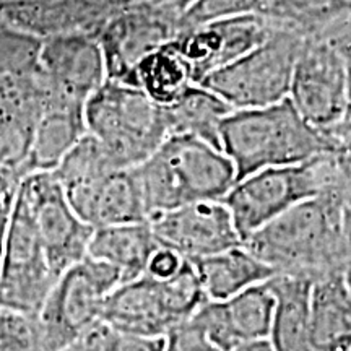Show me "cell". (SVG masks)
Masks as SVG:
<instances>
[{
  "label": "cell",
  "mask_w": 351,
  "mask_h": 351,
  "mask_svg": "<svg viewBox=\"0 0 351 351\" xmlns=\"http://www.w3.org/2000/svg\"><path fill=\"white\" fill-rule=\"evenodd\" d=\"M311 346L313 351H351V291L343 275L313 283Z\"/></svg>",
  "instance_id": "cell-22"
},
{
  "label": "cell",
  "mask_w": 351,
  "mask_h": 351,
  "mask_svg": "<svg viewBox=\"0 0 351 351\" xmlns=\"http://www.w3.org/2000/svg\"><path fill=\"white\" fill-rule=\"evenodd\" d=\"M346 205L314 197L271 219L244 241L245 247L276 275L317 280L343 275Z\"/></svg>",
  "instance_id": "cell-1"
},
{
  "label": "cell",
  "mask_w": 351,
  "mask_h": 351,
  "mask_svg": "<svg viewBox=\"0 0 351 351\" xmlns=\"http://www.w3.org/2000/svg\"><path fill=\"white\" fill-rule=\"evenodd\" d=\"M320 39L341 57L351 75V10L341 16Z\"/></svg>",
  "instance_id": "cell-33"
},
{
  "label": "cell",
  "mask_w": 351,
  "mask_h": 351,
  "mask_svg": "<svg viewBox=\"0 0 351 351\" xmlns=\"http://www.w3.org/2000/svg\"><path fill=\"white\" fill-rule=\"evenodd\" d=\"M3 21L46 39L77 32L99 33L101 26L130 0H0Z\"/></svg>",
  "instance_id": "cell-18"
},
{
  "label": "cell",
  "mask_w": 351,
  "mask_h": 351,
  "mask_svg": "<svg viewBox=\"0 0 351 351\" xmlns=\"http://www.w3.org/2000/svg\"><path fill=\"white\" fill-rule=\"evenodd\" d=\"M85 134V103L57 93L51 88V95L34 129L25 168L26 176L54 171Z\"/></svg>",
  "instance_id": "cell-20"
},
{
  "label": "cell",
  "mask_w": 351,
  "mask_h": 351,
  "mask_svg": "<svg viewBox=\"0 0 351 351\" xmlns=\"http://www.w3.org/2000/svg\"><path fill=\"white\" fill-rule=\"evenodd\" d=\"M124 85L138 88L148 98L165 108L181 98L197 83L189 64L169 41L140 60Z\"/></svg>",
  "instance_id": "cell-26"
},
{
  "label": "cell",
  "mask_w": 351,
  "mask_h": 351,
  "mask_svg": "<svg viewBox=\"0 0 351 351\" xmlns=\"http://www.w3.org/2000/svg\"><path fill=\"white\" fill-rule=\"evenodd\" d=\"M274 314L275 295L265 282L226 301H205L191 320L219 351H232L249 341L269 340Z\"/></svg>",
  "instance_id": "cell-16"
},
{
  "label": "cell",
  "mask_w": 351,
  "mask_h": 351,
  "mask_svg": "<svg viewBox=\"0 0 351 351\" xmlns=\"http://www.w3.org/2000/svg\"><path fill=\"white\" fill-rule=\"evenodd\" d=\"M274 0H191L181 21V32L245 15L269 16Z\"/></svg>",
  "instance_id": "cell-29"
},
{
  "label": "cell",
  "mask_w": 351,
  "mask_h": 351,
  "mask_svg": "<svg viewBox=\"0 0 351 351\" xmlns=\"http://www.w3.org/2000/svg\"><path fill=\"white\" fill-rule=\"evenodd\" d=\"M327 187L326 155L306 163L257 171L234 182L223 202L243 243L271 219L300 202L324 195Z\"/></svg>",
  "instance_id": "cell-7"
},
{
  "label": "cell",
  "mask_w": 351,
  "mask_h": 351,
  "mask_svg": "<svg viewBox=\"0 0 351 351\" xmlns=\"http://www.w3.org/2000/svg\"><path fill=\"white\" fill-rule=\"evenodd\" d=\"M219 148L236 169V181L257 171L306 163L328 153L322 134L285 99L228 114L219 127Z\"/></svg>",
  "instance_id": "cell-3"
},
{
  "label": "cell",
  "mask_w": 351,
  "mask_h": 351,
  "mask_svg": "<svg viewBox=\"0 0 351 351\" xmlns=\"http://www.w3.org/2000/svg\"><path fill=\"white\" fill-rule=\"evenodd\" d=\"M0 21H3V16H2V2H0Z\"/></svg>",
  "instance_id": "cell-41"
},
{
  "label": "cell",
  "mask_w": 351,
  "mask_h": 351,
  "mask_svg": "<svg viewBox=\"0 0 351 351\" xmlns=\"http://www.w3.org/2000/svg\"><path fill=\"white\" fill-rule=\"evenodd\" d=\"M207 301H226L244 289L269 282L276 274L244 244L191 262Z\"/></svg>",
  "instance_id": "cell-21"
},
{
  "label": "cell",
  "mask_w": 351,
  "mask_h": 351,
  "mask_svg": "<svg viewBox=\"0 0 351 351\" xmlns=\"http://www.w3.org/2000/svg\"><path fill=\"white\" fill-rule=\"evenodd\" d=\"M10 210H3L0 212V269H2L3 261V249H5V238H7V226H8V217H10Z\"/></svg>",
  "instance_id": "cell-36"
},
{
  "label": "cell",
  "mask_w": 351,
  "mask_h": 351,
  "mask_svg": "<svg viewBox=\"0 0 351 351\" xmlns=\"http://www.w3.org/2000/svg\"><path fill=\"white\" fill-rule=\"evenodd\" d=\"M163 111L169 135H194L219 147V127L232 108L212 90L197 83Z\"/></svg>",
  "instance_id": "cell-25"
},
{
  "label": "cell",
  "mask_w": 351,
  "mask_h": 351,
  "mask_svg": "<svg viewBox=\"0 0 351 351\" xmlns=\"http://www.w3.org/2000/svg\"><path fill=\"white\" fill-rule=\"evenodd\" d=\"M106 262L86 256L59 276L36 315L43 351H62L101 320L106 298L122 285Z\"/></svg>",
  "instance_id": "cell-6"
},
{
  "label": "cell",
  "mask_w": 351,
  "mask_h": 351,
  "mask_svg": "<svg viewBox=\"0 0 351 351\" xmlns=\"http://www.w3.org/2000/svg\"><path fill=\"white\" fill-rule=\"evenodd\" d=\"M160 247L150 221L96 228L88 256L106 262L122 275V282L145 275L153 252Z\"/></svg>",
  "instance_id": "cell-23"
},
{
  "label": "cell",
  "mask_w": 351,
  "mask_h": 351,
  "mask_svg": "<svg viewBox=\"0 0 351 351\" xmlns=\"http://www.w3.org/2000/svg\"><path fill=\"white\" fill-rule=\"evenodd\" d=\"M275 295L270 343L275 351H313L311 346V289L313 282L289 275L269 280Z\"/></svg>",
  "instance_id": "cell-24"
},
{
  "label": "cell",
  "mask_w": 351,
  "mask_h": 351,
  "mask_svg": "<svg viewBox=\"0 0 351 351\" xmlns=\"http://www.w3.org/2000/svg\"><path fill=\"white\" fill-rule=\"evenodd\" d=\"M232 351H275L271 346L270 340H257V341H249L234 348Z\"/></svg>",
  "instance_id": "cell-37"
},
{
  "label": "cell",
  "mask_w": 351,
  "mask_h": 351,
  "mask_svg": "<svg viewBox=\"0 0 351 351\" xmlns=\"http://www.w3.org/2000/svg\"><path fill=\"white\" fill-rule=\"evenodd\" d=\"M191 0L127 2L106 23L98 38L106 60L108 80L127 83L138 62L181 33Z\"/></svg>",
  "instance_id": "cell-8"
},
{
  "label": "cell",
  "mask_w": 351,
  "mask_h": 351,
  "mask_svg": "<svg viewBox=\"0 0 351 351\" xmlns=\"http://www.w3.org/2000/svg\"><path fill=\"white\" fill-rule=\"evenodd\" d=\"M346 114L351 117V80H350V96H348V109H346Z\"/></svg>",
  "instance_id": "cell-39"
},
{
  "label": "cell",
  "mask_w": 351,
  "mask_h": 351,
  "mask_svg": "<svg viewBox=\"0 0 351 351\" xmlns=\"http://www.w3.org/2000/svg\"><path fill=\"white\" fill-rule=\"evenodd\" d=\"M62 351H83V350L80 348V346H78V343H73V345H70L69 348H65Z\"/></svg>",
  "instance_id": "cell-38"
},
{
  "label": "cell",
  "mask_w": 351,
  "mask_h": 351,
  "mask_svg": "<svg viewBox=\"0 0 351 351\" xmlns=\"http://www.w3.org/2000/svg\"><path fill=\"white\" fill-rule=\"evenodd\" d=\"M274 21L262 15H245L186 29L171 44L192 70L195 83L226 67L262 44L274 32Z\"/></svg>",
  "instance_id": "cell-14"
},
{
  "label": "cell",
  "mask_w": 351,
  "mask_h": 351,
  "mask_svg": "<svg viewBox=\"0 0 351 351\" xmlns=\"http://www.w3.org/2000/svg\"><path fill=\"white\" fill-rule=\"evenodd\" d=\"M39 75L57 93L86 103L108 80L98 33L77 32L43 39Z\"/></svg>",
  "instance_id": "cell-15"
},
{
  "label": "cell",
  "mask_w": 351,
  "mask_h": 351,
  "mask_svg": "<svg viewBox=\"0 0 351 351\" xmlns=\"http://www.w3.org/2000/svg\"><path fill=\"white\" fill-rule=\"evenodd\" d=\"M179 302L169 278L142 275L119 285L106 298L101 320L125 333L166 337L189 320Z\"/></svg>",
  "instance_id": "cell-13"
},
{
  "label": "cell",
  "mask_w": 351,
  "mask_h": 351,
  "mask_svg": "<svg viewBox=\"0 0 351 351\" xmlns=\"http://www.w3.org/2000/svg\"><path fill=\"white\" fill-rule=\"evenodd\" d=\"M65 195L86 225H130L148 221L142 194L132 169H114L64 189Z\"/></svg>",
  "instance_id": "cell-19"
},
{
  "label": "cell",
  "mask_w": 351,
  "mask_h": 351,
  "mask_svg": "<svg viewBox=\"0 0 351 351\" xmlns=\"http://www.w3.org/2000/svg\"><path fill=\"white\" fill-rule=\"evenodd\" d=\"M2 326H3V309L0 307V339H2Z\"/></svg>",
  "instance_id": "cell-40"
},
{
  "label": "cell",
  "mask_w": 351,
  "mask_h": 351,
  "mask_svg": "<svg viewBox=\"0 0 351 351\" xmlns=\"http://www.w3.org/2000/svg\"><path fill=\"white\" fill-rule=\"evenodd\" d=\"M348 208H351V191H350V200H348Z\"/></svg>",
  "instance_id": "cell-42"
},
{
  "label": "cell",
  "mask_w": 351,
  "mask_h": 351,
  "mask_svg": "<svg viewBox=\"0 0 351 351\" xmlns=\"http://www.w3.org/2000/svg\"><path fill=\"white\" fill-rule=\"evenodd\" d=\"M49 95L41 75L0 77V173L26 176L34 129Z\"/></svg>",
  "instance_id": "cell-17"
},
{
  "label": "cell",
  "mask_w": 351,
  "mask_h": 351,
  "mask_svg": "<svg viewBox=\"0 0 351 351\" xmlns=\"http://www.w3.org/2000/svg\"><path fill=\"white\" fill-rule=\"evenodd\" d=\"M57 280L32 215L15 195L0 269V306L38 315Z\"/></svg>",
  "instance_id": "cell-9"
},
{
  "label": "cell",
  "mask_w": 351,
  "mask_h": 351,
  "mask_svg": "<svg viewBox=\"0 0 351 351\" xmlns=\"http://www.w3.org/2000/svg\"><path fill=\"white\" fill-rule=\"evenodd\" d=\"M132 173L148 221L194 202L223 200L238 179L221 148L184 134L166 137Z\"/></svg>",
  "instance_id": "cell-2"
},
{
  "label": "cell",
  "mask_w": 351,
  "mask_h": 351,
  "mask_svg": "<svg viewBox=\"0 0 351 351\" xmlns=\"http://www.w3.org/2000/svg\"><path fill=\"white\" fill-rule=\"evenodd\" d=\"M350 70L322 39H306L298 54L288 99L314 129L326 130L348 109Z\"/></svg>",
  "instance_id": "cell-11"
},
{
  "label": "cell",
  "mask_w": 351,
  "mask_h": 351,
  "mask_svg": "<svg viewBox=\"0 0 351 351\" xmlns=\"http://www.w3.org/2000/svg\"><path fill=\"white\" fill-rule=\"evenodd\" d=\"M16 197L32 215L39 241L57 276L88 256L93 228L78 217L52 171L25 176Z\"/></svg>",
  "instance_id": "cell-10"
},
{
  "label": "cell",
  "mask_w": 351,
  "mask_h": 351,
  "mask_svg": "<svg viewBox=\"0 0 351 351\" xmlns=\"http://www.w3.org/2000/svg\"><path fill=\"white\" fill-rule=\"evenodd\" d=\"M345 236H346V263H345V282L351 291V208L345 212Z\"/></svg>",
  "instance_id": "cell-35"
},
{
  "label": "cell",
  "mask_w": 351,
  "mask_h": 351,
  "mask_svg": "<svg viewBox=\"0 0 351 351\" xmlns=\"http://www.w3.org/2000/svg\"><path fill=\"white\" fill-rule=\"evenodd\" d=\"M346 2H348V3H351V0H346Z\"/></svg>",
  "instance_id": "cell-43"
},
{
  "label": "cell",
  "mask_w": 351,
  "mask_h": 351,
  "mask_svg": "<svg viewBox=\"0 0 351 351\" xmlns=\"http://www.w3.org/2000/svg\"><path fill=\"white\" fill-rule=\"evenodd\" d=\"M186 262H187L186 258L179 256L178 252H174L173 249L163 247V245L160 244V247L153 252L150 261H148L145 275L152 276V278H156V280L171 278V276L176 275L182 269Z\"/></svg>",
  "instance_id": "cell-32"
},
{
  "label": "cell",
  "mask_w": 351,
  "mask_h": 351,
  "mask_svg": "<svg viewBox=\"0 0 351 351\" xmlns=\"http://www.w3.org/2000/svg\"><path fill=\"white\" fill-rule=\"evenodd\" d=\"M75 343L83 351H165L166 337L134 335L98 320Z\"/></svg>",
  "instance_id": "cell-30"
},
{
  "label": "cell",
  "mask_w": 351,
  "mask_h": 351,
  "mask_svg": "<svg viewBox=\"0 0 351 351\" xmlns=\"http://www.w3.org/2000/svg\"><path fill=\"white\" fill-rule=\"evenodd\" d=\"M165 351H219L192 320L174 327L166 335Z\"/></svg>",
  "instance_id": "cell-31"
},
{
  "label": "cell",
  "mask_w": 351,
  "mask_h": 351,
  "mask_svg": "<svg viewBox=\"0 0 351 351\" xmlns=\"http://www.w3.org/2000/svg\"><path fill=\"white\" fill-rule=\"evenodd\" d=\"M269 38L226 67L210 73L202 86L238 109H256L288 99L293 70L306 39L276 25Z\"/></svg>",
  "instance_id": "cell-5"
},
{
  "label": "cell",
  "mask_w": 351,
  "mask_h": 351,
  "mask_svg": "<svg viewBox=\"0 0 351 351\" xmlns=\"http://www.w3.org/2000/svg\"><path fill=\"white\" fill-rule=\"evenodd\" d=\"M41 43L43 39L0 21V77L39 75Z\"/></svg>",
  "instance_id": "cell-28"
},
{
  "label": "cell",
  "mask_w": 351,
  "mask_h": 351,
  "mask_svg": "<svg viewBox=\"0 0 351 351\" xmlns=\"http://www.w3.org/2000/svg\"><path fill=\"white\" fill-rule=\"evenodd\" d=\"M85 122L121 169L138 166L169 135L163 106L138 88L112 80L86 99Z\"/></svg>",
  "instance_id": "cell-4"
},
{
  "label": "cell",
  "mask_w": 351,
  "mask_h": 351,
  "mask_svg": "<svg viewBox=\"0 0 351 351\" xmlns=\"http://www.w3.org/2000/svg\"><path fill=\"white\" fill-rule=\"evenodd\" d=\"M350 10L346 0H274L267 19L304 39H320Z\"/></svg>",
  "instance_id": "cell-27"
},
{
  "label": "cell",
  "mask_w": 351,
  "mask_h": 351,
  "mask_svg": "<svg viewBox=\"0 0 351 351\" xmlns=\"http://www.w3.org/2000/svg\"><path fill=\"white\" fill-rule=\"evenodd\" d=\"M20 182L21 178L19 176L0 173V212L13 207V200H15Z\"/></svg>",
  "instance_id": "cell-34"
},
{
  "label": "cell",
  "mask_w": 351,
  "mask_h": 351,
  "mask_svg": "<svg viewBox=\"0 0 351 351\" xmlns=\"http://www.w3.org/2000/svg\"><path fill=\"white\" fill-rule=\"evenodd\" d=\"M158 243L189 262L243 244L223 200H204L150 219Z\"/></svg>",
  "instance_id": "cell-12"
}]
</instances>
